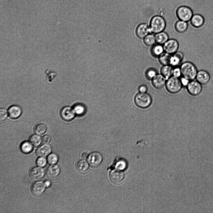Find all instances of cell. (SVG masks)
<instances>
[{
    "label": "cell",
    "mask_w": 213,
    "mask_h": 213,
    "mask_svg": "<svg viewBox=\"0 0 213 213\" xmlns=\"http://www.w3.org/2000/svg\"><path fill=\"white\" fill-rule=\"evenodd\" d=\"M47 160L49 164L54 165L57 162L58 157L56 154L52 153L48 156Z\"/></svg>",
    "instance_id": "d6a6232c"
},
{
    "label": "cell",
    "mask_w": 213,
    "mask_h": 213,
    "mask_svg": "<svg viewBox=\"0 0 213 213\" xmlns=\"http://www.w3.org/2000/svg\"><path fill=\"white\" fill-rule=\"evenodd\" d=\"M165 86L167 91L172 94L177 93L183 87L180 78L173 76L167 80Z\"/></svg>",
    "instance_id": "277c9868"
},
{
    "label": "cell",
    "mask_w": 213,
    "mask_h": 213,
    "mask_svg": "<svg viewBox=\"0 0 213 213\" xmlns=\"http://www.w3.org/2000/svg\"><path fill=\"white\" fill-rule=\"evenodd\" d=\"M180 67L182 76L190 80L196 79L198 70L193 62L190 61H186L182 63Z\"/></svg>",
    "instance_id": "7a4b0ae2"
},
{
    "label": "cell",
    "mask_w": 213,
    "mask_h": 213,
    "mask_svg": "<svg viewBox=\"0 0 213 213\" xmlns=\"http://www.w3.org/2000/svg\"><path fill=\"white\" fill-rule=\"evenodd\" d=\"M116 168L117 169L122 170H124L126 167V163L124 160H120L116 164Z\"/></svg>",
    "instance_id": "e575fe53"
},
{
    "label": "cell",
    "mask_w": 213,
    "mask_h": 213,
    "mask_svg": "<svg viewBox=\"0 0 213 213\" xmlns=\"http://www.w3.org/2000/svg\"><path fill=\"white\" fill-rule=\"evenodd\" d=\"M50 140V138L49 136L45 135L42 138V141L44 143H49Z\"/></svg>",
    "instance_id": "ab89813d"
},
{
    "label": "cell",
    "mask_w": 213,
    "mask_h": 213,
    "mask_svg": "<svg viewBox=\"0 0 213 213\" xmlns=\"http://www.w3.org/2000/svg\"><path fill=\"white\" fill-rule=\"evenodd\" d=\"M46 125L42 123L36 125L34 128V132L37 134L41 135L44 134L46 131Z\"/></svg>",
    "instance_id": "4dcf8cb0"
},
{
    "label": "cell",
    "mask_w": 213,
    "mask_h": 213,
    "mask_svg": "<svg viewBox=\"0 0 213 213\" xmlns=\"http://www.w3.org/2000/svg\"><path fill=\"white\" fill-rule=\"evenodd\" d=\"M37 165L41 167H43L46 164V160L45 158L43 157H40L36 161Z\"/></svg>",
    "instance_id": "d590c367"
},
{
    "label": "cell",
    "mask_w": 213,
    "mask_h": 213,
    "mask_svg": "<svg viewBox=\"0 0 213 213\" xmlns=\"http://www.w3.org/2000/svg\"><path fill=\"white\" fill-rule=\"evenodd\" d=\"M44 174V170L40 167H35L30 172L29 175L30 178L34 181H37L41 178Z\"/></svg>",
    "instance_id": "2e32d148"
},
{
    "label": "cell",
    "mask_w": 213,
    "mask_h": 213,
    "mask_svg": "<svg viewBox=\"0 0 213 213\" xmlns=\"http://www.w3.org/2000/svg\"><path fill=\"white\" fill-rule=\"evenodd\" d=\"M183 57V53L181 51H177L171 55L170 65L173 67L180 66Z\"/></svg>",
    "instance_id": "4fadbf2b"
},
{
    "label": "cell",
    "mask_w": 213,
    "mask_h": 213,
    "mask_svg": "<svg viewBox=\"0 0 213 213\" xmlns=\"http://www.w3.org/2000/svg\"><path fill=\"white\" fill-rule=\"evenodd\" d=\"M29 141L33 146L36 147L41 144L42 139L38 135L34 134L30 136Z\"/></svg>",
    "instance_id": "f1b7e54d"
},
{
    "label": "cell",
    "mask_w": 213,
    "mask_h": 213,
    "mask_svg": "<svg viewBox=\"0 0 213 213\" xmlns=\"http://www.w3.org/2000/svg\"><path fill=\"white\" fill-rule=\"evenodd\" d=\"M164 52L172 55L178 51L179 47L178 41L175 39H169L163 45Z\"/></svg>",
    "instance_id": "52a82bcc"
},
{
    "label": "cell",
    "mask_w": 213,
    "mask_h": 213,
    "mask_svg": "<svg viewBox=\"0 0 213 213\" xmlns=\"http://www.w3.org/2000/svg\"><path fill=\"white\" fill-rule=\"evenodd\" d=\"M46 186L44 183L41 181L36 182L32 185L31 191L32 193L35 196H39L44 191Z\"/></svg>",
    "instance_id": "9a60e30c"
},
{
    "label": "cell",
    "mask_w": 213,
    "mask_h": 213,
    "mask_svg": "<svg viewBox=\"0 0 213 213\" xmlns=\"http://www.w3.org/2000/svg\"><path fill=\"white\" fill-rule=\"evenodd\" d=\"M60 172V168L58 165H52L50 166L47 169L46 171V175L49 178H54L59 175Z\"/></svg>",
    "instance_id": "44dd1931"
},
{
    "label": "cell",
    "mask_w": 213,
    "mask_h": 213,
    "mask_svg": "<svg viewBox=\"0 0 213 213\" xmlns=\"http://www.w3.org/2000/svg\"><path fill=\"white\" fill-rule=\"evenodd\" d=\"M144 44L148 46H152L156 43L155 34L150 33L143 39Z\"/></svg>",
    "instance_id": "4316f807"
},
{
    "label": "cell",
    "mask_w": 213,
    "mask_h": 213,
    "mask_svg": "<svg viewBox=\"0 0 213 213\" xmlns=\"http://www.w3.org/2000/svg\"><path fill=\"white\" fill-rule=\"evenodd\" d=\"M166 20L161 16L156 15L153 17L149 23L150 33L154 34L163 31L167 26Z\"/></svg>",
    "instance_id": "6da1fadb"
},
{
    "label": "cell",
    "mask_w": 213,
    "mask_h": 213,
    "mask_svg": "<svg viewBox=\"0 0 213 213\" xmlns=\"http://www.w3.org/2000/svg\"><path fill=\"white\" fill-rule=\"evenodd\" d=\"M157 74V72L155 69L149 68L146 71L145 75L147 79L151 80Z\"/></svg>",
    "instance_id": "1f68e13d"
},
{
    "label": "cell",
    "mask_w": 213,
    "mask_h": 213,
    "mask_svg": "<svg viewBox=\"0 0 213 213\" xmlns=\"http://www.w3.org/2000/svg\"><path fill=\"white\" fill-rule=\"evenodd\" d=\"M88 162L92 166H97L102 161V157L101 154L98 152H94L90 154L87 158Z\"/></svg>",
    "instance_id": "9c48e42d"
},
{
    "label": "cell",
    "mask_w": 213,
    "mask_h": 213,
    "mask_svg": "<svg viewBox=\"0 0 213 213\" xmlns=\"http://www.w3.org/2000/svg\"><path fill=\"white\" fill-rule=\"evenodd\" d=\"M172 76L179 78L182 76V73L180 66L173 67Z\"/></svg>",
    "instance_id": "836d02e7"
},
{
    "label": "cell",
    "mask_w": 213,
    "mask_h": 213,
    "mask_svg": "<svg viewBox=\"0 0 213 213\" xmlns=\"http://www.w3.org/2000/svg\"><path fill=\"white\" fill-rule=\"evenodd\" d=\"M51 151V148L49 145L44 144L38 148L36 151V154L38 157H44L48 155Z\"/></svg>",
    "instance_id": "d6986e66"
},
{
    "label": "cell",
    "mask_w": 213,
    "mask_h": 213,
    "mask_svg": "<svg viewBox=\"0 0 213 213\" xmlns=\"http://www.w3.org/2000/svg\"><path fill=\"white\" fill-rule=\"evenodd\" d=\"M181 84L183 87H186L190 81L188 79L182 76L180 78Z\"/></svg>",
    "instance_id": "74e56055"
},
{
    "label": "cell",
    "mask_w": 213,
    "mask_h": 213,
    "mask_svg": "<svg viewBox=\"0 0 213 213\" xmlns=\"http://www.w3.org/2000/svg\"><path fill=\"white\" fill-rule=\"evenodd\" d=\"M189 27L188 22L179 20L175 22L174 27L178 32L182 33L186 31Z\"/></svg>",
    "instance_id": "ffe728a7"
},
{
    "label": "cell",
    "mask_w": 213,
    "mask_h": 213,
    "mask_svg": "<svg viewBox=\"0 0 213 213\" xmlns=\"http://www.w3.org/2000/svg\"><path fill=\"white\" fill-rule=\"evenodd\" d=\"M186 88L188 93L192 96L198 95L202 90V85L196 79L190 80Z\"/></svg>",
    "instance_id": "8992f818"
},
{
    "label": "cell",
    "mask_w": 213,
    "mask_h": 213,
    "mask_svg": "<svg viewBox=\"0 0 213 213\" xmlns=\"http://www.w3.org/2000/svg\"><path fill=\"white\" fill-rule=\"evenodd\" d=\"M167 80L161 74L157 73L151 80V81L154 88L159 89L165 86Z\"/></svg>",
    "instance_id": "8fae6325"
},
{
    "label": "cell",
    "mask_w": 213,
    "mask_h": 213,
    "mask_svg": "<svg viewBox=\"0 0 213 213\" xmlns=\"http://www.w3.org/2000/svg\"><path fill=\"white\" fill-rule=\"evenodd\" d=\"M177 15L179 20L188 22L190 21L193 15V13L190 8L183 6L178 9Z\"/></svg>",
    "instance_id": "5b68a950"
},
{
    "label": "cell",
    "mask_w": 213,
    "mask_h": 213,
    "mask_svg": "<svg viewBox=\"0 0 213 213\" xmlns=\"http://www.w3.org/2000/svg\"><path fill=\"white\" fill-rule=\"evenodd\" d=\"M33 145L30 142L25 141L21 145V148L22 151L25 153L30 152L33 149Z\"/></svg>",
    "instance_id": "f546056e"
},
{
    "label": "cell",
    "mask_w": 213,
    "mask_h": 213,
    "mask_svg": "<svg viewBox=\"0 0 213 213\" xmlns=\"http://www.w3.org/2000/svg\"><path fill=\"white\" fill-rule=\"evenodd\" d=\"M150 33L149 25L147 23H140L136 29V34L137 37L140 39H143Z\"/></svg>",
    "instance_id": "ba28073f"
},
{
    "label": "cell",
    "mask_w": 213,
    "mask_h": 213,
    "mask_svg": "<svg viewBox=\"0 0 213 213\" xmlns=\"http://www.w3.org/2000/svg\"><path fill=\"white\" fill-rule=\"evenodd\" d=\"M139 92L140 93H146L148 90L147 87L144 85H140L138 88Z\"/></svg>",
    "instance_id": "f35d334b"
},
{
    "label": "cell",
    "mask_w": 213,
    "mask_h": 213,
    "mask_svg": "<svg viewBox=\"0 0 213 213\" xmlns=\"http://www.w3.org/2000/svg\"><path fill=\"white\" fill-rule=\"evenodd\" d=\"M171 55L164 52L158 57L160 63L162 65H170Z\"/></svg>",
    "instance_id": "484cf974"
},
{
    "label": "cell",
    "mask_w": 213,
    "mask_h": 213,
    "mask_svg": "<svg viewBox=\"0 0 213 213\" xmlns=\"http://www.w3.org/2000/svg\"><path fill=\"white\" fill-rule=\"evenodd\" d=\"M190 22L191 25L195 28H199L201 27L204 22L203 17L198 14L193 15Z\"/></svg>",
    "instance_id": "ac0fdd59"
},
{
    "label": "cell",
    "mask_w": 213,
    "mask_h": 213,
    "mask_svg": "<svg viewBox=\"0 0 213 213\" xmlns=\"http://www.w3.org/2000/svg\"><path fill=\"white\" fill-rule=\"evenodd\" d=\"M210 79V75L207 71L201 70H198L195 79L202 85H204L209 82Z\"/></svg>",
    "instance_id": "30bf717a"
},
{
    "label": "cell",
    "mask_w": 213,
    "mask_h": 213,
    "mask_svg": "<svg viewBox=\"0 0 213 213\" xmlns=\"http://www.w3.org/2000/svg\"><path fill=\"white\" fill-rule=\"evenodd\" d=\"M156 43L163 45L169 39L168 34L163 31L155 34Z\"/></svg>",
    "instance_id": "603a6c76"
},
{
    "label": "cell",
    "mask_w": 213,
    "mask_h": 213,
    "mask_svg": "<svg viewBox=\"0 0 213 213\" xmlns=\"http://www.w3.org/2000/svg\"><path fill=\"white\" fill-rule=\"evenodd\" d=\"M75 167L78 172L80 173H84L87 170L89 165L85 160H81L77 163Z\"/></svg>",
    "instance_id": "d4e9b609"
},
{
    "label": "cell",
    "mask_w": 213,
    "mask_h": 213,
    "mask_svg": "<svg viewBox=\"0 0 213 213\" xmlns=\"http://www.w3.org/2000/svg\"><path fill=\"white\" fill-rule=\"evenodd\" d=\"M150 52L152 56L158 57L164 52L163 45L156 43L152 46Z\"/></svg>",
    "instance_id": "7402d4cb"
},
{
    "label": "cell",
    "mask_w": 213,
    "mask_h": 213,
    "mask_svg": "<svg viewBox=\"0 0 213 213\" xmlns=\"http://www.w3.org/2000/svg\"><path fill=\"white\" fill-rule=\"evenodd\" d=\"M60 114L63 120L67 121L72 120L75 115L73 108L69 106H66L62 108L60 112Z\"/></svg>",
    "instance_id": "5bb4252c"
},
{
    "label": "cell",
    "mask_w": 213,
    "mask_h": 213,
    "mask_svg": "<svg viewBox=\"0 0 213 213\" xmlns=\"http://www.w3.org/2000/svg\"><path fill=\"white\" fill-rule=\"evenodd\" d=\"M87 156V154L86 153H83L82 154L81 156L82 158H85Z\"/></svg>",
    "instance_id": "b9f144b4"
},
{
    "label": "cell",
    "mask_w": 213,
    "mask_h": 213,
    "mask_svg": "<svg viewBox=\"0 0 213 213\" xmlns=\"http://www.w3.org/2000/svg\"><path fill=\"white\" fill-rule=\"evenodd\" d=\"M22 113L21 108L18 106L13 105L10 107L8 110V114L12 119H15L20 116Z\"/></svg>",
    "instance_id": "e0dca14e"
},
{
    "label": "cell",
    "mask_w": 213,
    "mask_h": 213,
    "mask_svg": "<svg viewBox=\"0 0 213 213\" xmlns=\"http://www.w3.org/2000/svg\"><path fill=\"white\" fill-rule=\"evenodd\" d=\"M7 113L6 110L3 108H1L0 110V121L2 122L7 118Z\"/></svg>",
    "instance_id": "8d00e7d4"
},
{
    "label": "cell",
    "mask_w": 213,
    "mask_h": 213,
    "mask_svg": "<svg viewBox=\"0 0 213 213\" xmlns=\"http://www.w3.org/2000/svg\"><path fill=\"white\" fill-rule=\"evenodd\" d=\"M124 177L123 173L120 170L118 169L111 171L109 175V180L114 184L120 183L123 180Z\"/></svg>",
    "instance_id": "7c38bea8"
},
{
    "label": "cell",
    "mask_w": 213,
    "mask_h": 213,
    "mask_svg": "<svg viewBox=\"0 0 213 213\" xmlns=\"http://www.w3.org/2000/svg\"><path fill=\"white\" fill-rule=\"evenodd\" d=\"M44 183L46 186V187H49L50 186L51 184V182L48 181H45Z\"/></svg>",
    "instance_id": "60d3db41"
},
{
    "label": "cell",
    "mask_w": 213,
    "mask_h": 213,
    "mask_svg": "<svg viewBox=\"0 0 213 213\" xmlns=\"http://www.w3.org/2000/svg\"><path fill=\"white\" fill-rule=\"evenodd\" d=\"M75 115L81 116L84 114L86 109L85 106L81 104H75L73 108Z\"/></svg>",
    "instance_id": "83f0119b"
},
{
    "label": "cell",
    "mask_w": 213,
    "mask_h": 213,
    "mask_svg": "<svg viewBox=\"0 0 213 213\" xmlns=\"http://www.w3.org/2000/svg\"><path fill=\"white\" fill-rule=\"evenodd\" d=\"M135 104L139 108L144 109L149 107L152 102L151 96L147 92H139L137 94L134 98Z\"/></svg>",
    "instance_id": "3957f363"
},
{
    "label": "cell",
    "mask_w": 213,
    "mask_h": 213,
    "mask_svg": "<svg viewBox=\"0 0 213 213\" xmlns=\"http://www.w3.org/2000/svg\"><path fill=\"white\" fill-rule=\"evenodd\" d=\"M173 67L170 65H162L160 69V74L166 79H168L172 76Z\"/></svg>",
    "instance_id": "cb8c5ba5"
}]
</instances>
